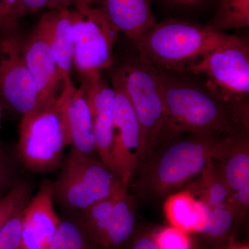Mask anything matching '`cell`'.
Returning a JSON list of instances; mask_svg holds the SVG:
<instances>
[{
  "label": "cell",
  "mask_w": 249,
  "mask_h": 249,
  "mask_svg": "<svg viewBox=\"0 0 249 249\" xmlns=\"http://www.w3.org/2000/svg\"><path fill=\"white\" fill-rule=\"evenodd\" d=\"M161 71L165 116L153 148L165 141L190 132L230 134L240 127H249V103L226 104L204 87L181 78L178 73Z\"/></svg>",
  "instance_id": "cell-1"
},
{
  "label": "cell",
  "mask_w": 249,
  "mask_h": 249,
  "mask_svg": "<svg viewBox=\"0 0 249 249\" xmlns=\"http://www.w3.org/2000/svg\"><path fill=\"white\" fill-rule=\"evenodd\" d=\"M183 134L160 142L139 165L128 185L137 198L144 201L165 200L199 176L213 158L222 134Z\"/></svg>",
  "instance_id": "cell-2"
},
{
  "label": "cell",
  "mask_w": 249,
  "mask_h": 249,
  "mask_svg": "<svg viewBox=\"0 0 249 249\" xmlns=\"http://www.w3.org/2000/svg\"><path fill=\"white\" fill-rule=\"evenodd\" d=\"M228 34L178 19L157 23L135 45L142 60L173 73L183 74L186 67L214 48Z\"/></svg>",
  "instance_id": "cell-3"
},
{
  "label": "cell",
  "mask_w": 249,
  "mask_h": 249,
  "mask_svg": "<svg viewBox=\"0 0 249 249\" xmlns=\"http://www.w3.org/2000/svg\"><path fill=\"white\" fill-rule=\"evenodd\" d=\"M62 103L60 90L53 100L22 116L16 154L20 164L33 173L56 170L70 146Z\"/></svg>",
  "instance_id": "cell-4"
},
{
  "label": "cell",
  "mask_w": 249,
  "mask_h": 249,
  "mask_svg": "<svg viewBox=\"0 0 249 249\" xmlns=\"http://www.w3.org/2000/svg\"><path fill=\"white\" fill-rule=\"evenodd\" d=\"M186 73L201 77L205 89L226 104L249 103V39L228 34L219 45L190 64Z\"/></svg>",
  "instance_id": "cell-5"
},
{
  "label": "cell",
  "mask_w": 249,
  "mask_h": 249,
  "mask_svg": "<svg viewBox=\"0 0 249 249\" xmlns=\"http://www.w3.org/2000/svg\"><path fill=\"white\" fill-rule=\"evenodd\" d=\"M111 80L124 89L140 125L141 163L152 151L164 119L161 70L139 56L125 60L120 67L113 70Z\"/></svg>",
  "instance_id": "cell-6"
},
{
  "label": "cell",
  "mask_w": 249,
  "mask_h": 249,
  "mask_svg": "<svg viewBox=\"0 0 249 249\" xmlns=\"http://www.w3.org/2000/svg\"><path fill=\"white\" fill-rule=\"evenodd\" d=\"M60 167L58 178L52 181L53 197L71 211L82 212L125 186L101 159L72 147Z\"/></svg>",
  "instance_id": "cell-7"
},
{
  "label": "cell",
  "mask_w": 249,
  "mask_h": 249,
  "mask_svg": "<svg viewBox=\"0 0 249 249\" xmlns=\"http://www.w3.org/2000/svg\"><path fill=\"white\" fill-rule=\"evenodd\" d=\"M70 12L74 35L73 65L82 82L96 79L112 66L119 31L99 7L76 5Z\"/></svg>",
  "instance_id": "cell-8"
},
{
  "label": "cell",
  "mask_w": 249,
  "mask_h": 249,
  "mask_svg": "<svg viewBox=\"0 0 249 249\" xmlns=\"http://www.w3.org/2000/svg\"><path fill=\"white\" fill-rule=\"evenodd\" d=\"M82 225L101 249H122L138 230L136 198L123 187L79 213Z\"/></svg>",
  "instance_id": "cell-9"
},
{
  "label": "cell",
  "mask_w": 249,
  "mask_h": 249,
  "mask_svg": "<svg viewBox=\"0 0 249 249\" xmlns=\"http://www.w3.org/2000/svg\"><path fill=\"white\" fill-rule=\"evenodd\" d=\"M0 101L22 116L37 106V88L26 61L24 37L16 31L0 34Z\"/></svg>",
  "instance_id": "cell-10"
},
{
  "label": "cell",
  "mask_w": 249,
  "mask_h": 249,
  "mask_svg": "<svg viewBox=\"0 0 249 249\" xmlns=\"http://www.w3.org/2000/svg\"><path fill=\"white\" fill-rule=\"evenodd\" d=\"M115 91L111 167L128 187L140 163L142 134L140 125L129 98L120 85L111 81Z\"/></svg>",
  "instance_id": "cell-11"
},
{
  "label": "cell",
  "mask_w": 249,
  "mask_h": 249,
  "mask_svg": "<svg viewBox=\"0 0 249 249\" xmlns=\"http://www.w3.org/2000/svg\"><path fill=\"white\" fill-rule=\"evenodd\" d=\"M52 181L45 180L22 213L19 249H49L61 219L53 207Z\"/></svg>",
  "instance_id": "cell-12"
},
{
  "label": "cell",
  "mask_w": 249,
  "mask_h": 249,
  "mask_svg": "<svg viewBox=\"0 0 249 249\" xmlns=\"http://www.w3.org/2000/svg\"><path fill=\"white\" fill-rule=\"evenodd\" d=\"M61 94L70 147L97 158L92 118L84 89L76 88L70 77L64 81Z\"/></svg>",
  "instance_id": "cell-13"
},
{
  "label": "cell",
  "mask_w": 249,
  "mask_h": 249,
  "mask_svg": "<svg viewBox=\"0 0 249 249\" xmlns=\"http://www.w3.org/2000/svg\"><path fill=\"white\" fill-rule=\"evenodd\" d=\"M24 52L37 88V107H40L58 96L64 81L48 40L36 26L30 35L24 37Z\"/></svg>",
  "instance_id": "cell-14"
},
{
  "label": "cell",
  "mask_w": 249,
  "mask_h": 249,
  "mask_svg": "<svg viewBox=\"0 0 249 249\" xmlns=\"http://www.w3.org/2000/svg\"><path fill=\"white\" fill-rule=\"evenodd\" d=\"M81 87L91 111L98 157L112 170L111 148L115 91L102 76L82 82Z\"/></svg>",
  "instance_id": "cell-15"
},
{
  "label": "cell",
  "mask_w": 249,
  "mask_h": 249,
  "mask_svg": "<svg viewBox=\"0 0 249 249\" xmlns=\"http://www.w3.org/2000/svg\"><path fill=\"white\" fill-rule=\"evenodd\" d=\"M213 159L219 165L231 194L249 182V127L221 137Z\"/></svg>",
  "instance_id": "cell-16"
},
{
  "label": "cell",
  "mask_w": 249,
  "mask_h": 249,
  "mask_svg": "<svg viewBox=\"0 0 249 249\" xmlns=\"http://www.w3.org/2000/svg\"><path fill=\"white\" fill-rule=\"evenodd\" d=\"M36 27L48 40L60 76L65 81L70 77L74 52V35L70 9H49Z\"/></svg>",
  "instance_id": "cell-17"
},
{
  "label": "cell",
  "mask_w": 249,
  "mask_h": 249,
  "mask_svg": "<svg viewBox=\"0 0 249 249\" xmlns=\"http://www.w3.org/2000/svg\"><path fill=\"white\" fill-rule=\"evenodd\" d=\"M100 9L111 24L137 42L155 24L150 0H100Z\"/></svg>",
  "instance_id": "cell-18"
},
{
  "label": "cell",
  "mask_w": 249,
  "mask_h": 249,
  "mask_svg": "<svg viewBox=\"0 0 249 249\" xmlns=\"http://www.w3.org/2000/svg\"><path fill=\"white\" fill-rule=\"evenodd\" d=\"M164 213L170 225L197 233L205 222V206L189 191L174 193L165 199Z\"/></svg>",
  "instance_id": "cell-19"
},
{
  "label": "cell",
  "mask_w": 249,
  "mask_h": 249,
  "mask_svg": "<svg viewBox=\"0 0 249 249\" xmlns=\"http://www.w3.org/2000/svg\"><path fill=\"white\" fill-rule=\"evenodd\" d=\"M196 185L191 193H196L199 201L210 209L217 207L227 203L231 191L223 178L217 162L211 158L202 173Z\"/></svg>",
  "instance_id": "cell-20"
},
{
  "label": "cell",
  "mask_w": 249,
  "mask_h": 249,
  "mask_svg": "<svg viewBox=\"0 0 249 249\" xmlns=\"http://www.w3.org/2000/svg\"><path fill=\"white\" fill-rule=\"evenodd\" d=\"M205 206V222L196 234L213 244L224 242L230 235L237 218L235 211L229 203L210 209Z\"/></svg>",
  "instance_id": "cell-21"
},
{
  "label": "cell",
  "mask_w": 249,
  "mask_h": 249,
  "mask_svg": "<svg viewBox=\"0 0 249 249\" xmlns=\"http://www.w3.org/2000/svg\"><path fill=\"white\" fill-rule=\"evenodd\" d=\"M207 27L217 32L249 27V0H219L218 9Z\"/></svg>",
  "instance_id": "cell-22"
},
{
  "label": "cell",
  "mask_w": 249,
  "mask_h": 249,
  "mask_svg": "<svg viewBox=\"0 0 249 249\" xmlns=\"http://www.w3.org/2000/svg\"><path fill=\"white\" fill-rule=\"evenodd\" d=\"M49 249H101L88 235L78 218L60 221Z\"/></svg>",
  "instance_id": "cell-23"
},
{
  "label": "cell",
  "mask_w": 249,
  "mask_h": 249,
  "mask_svg": "<svg viewBox=\"0 0 249 249\" xmlns=\"http://www.w3.org/2000/svg\"><path fill=\"white\" fill-rule=\"evenodd\" d=\"M32 193L31 182L22 178L9 193L0 196V232L11 218L25 209Z\"/></svg>",
  "instance_id": "cell-24"
},
{
  "label": "cell",
  "mask_w": 249,
  "mask_h": 249,
  "mask_svg": "<svg viewBox=\"0 0 249 249\" xmlns=\"http://www.w3.org/2000/svg\"><path fill=\"white\" fill-rule=\"evenodd\" d=\"M16 153L0 143V196L9 193L22 178Z\"/></svg>",
  "instance_id": "cell-25"
},
{
  "label": "cell",
  "mask_w": 249,
  "mask_h": 249,
  "mask_svg": "<svg viewBox=\"0 0 249 249\" xmlns=\"http://www.w3.org/2000/svg\"><path fill=\"white\" fill-rule=\"evenodd\" d=\"M154 240L160 249H193L191 232L169 225L152 232Z\"/></svg>",
  "instance_id": "cell-26"
},
{
  "label": "cell",
  "mask_w": 249,
  "mask_h": 249,
  "mask_svg": "<svg viewBox=\"0 0 249 249\" xmlns=\"http://www.w3.org/2000/svg\"><path fill=\"white\" fill-rule=\"evenodd\" d=\"M24 15L21 0H0V34L16 31Z\"/></svg>",
  "instance_id": "cell-27"
},
{
  "label": "cell",
  "mask_w": 249,
  "mask_h": 249,
  "mask_svg": "<svg viewBox=\"0 0 249 249\" xmlns=\"http://www.w3.org/2000/svg\"><path fill=\"white\" fill-rule=\"evenodd\" d=\"M23 211L11 218L0 232V249H19Z\"/></svg>",
  "instance_id": "cell-28"
},
{
  "label": "cell",
  "mask_w": 249,
  "mask_h": 249,
  "mask_svg": "<svg viewBox=\"0 0 249 249\" xmlns=\"http://www.w3.org/2000/svg\"><path fill=\"white\" fill-rule=\"evenodd\" d=\"M235 211L237 220H245L249 209V182L231 194L227 201Z\"/></svg>",
  "instance_id": "cell-29"
},
{
  "label": "cell",
  "mask_w": 249,
  "mask_h": 249,
  "mask_svg": "<svg viewBox=\"0 0 249 249\" xmlns=\"http://www.w3.org/2000/svg\"><path fill=\"white\" fill-rule=\"evenodd\" d=\"M125 249H160L157 245L152 232L137 230L124 247Z\"/></svg>",
  "instance_id": "cell-30"
},
{
  "label": "cell",
  "mask_w": 249,
  "mask_h": 249,
  "mask_svg": "<svg viewBox=\"0 0 249 249\" xmlns=\"http://www.w3.org/2000/svg\"><path fill=\"white\" fill-rule=\"evenodd\" d=\"M25 15L34 14L47 7L49 0H21Z\"/></svg>",
  "instance_id": "cell-31"
},
{
  "label": "cell",
  "mask_w": 249,
  "mask_h": 249,
  "mask_svg": "<svg viewBox=\"0 0 249 249\" xmlns=\"http://www.w3.org/2000/svg\"><path fill=\"white\" fill-rule=\"evenodd\" d=\"M173 6L182 8H193L202 4L206 0H165Z\"/></svg>",
  "instance_id": "cell-32"
},
{
  "label": "cell",
  "mask_w": 249,
  "mask_h": 249,
  "mask_svg": "<svg viewBox=\"0 0 249 249\" xmlns=\"http://www.w3.org/2000/svg\"><path fill=\"white\" fill-rule=\"evenodd\" d=\"M74 4V0H49L47 8L49 9H69L70 5Z\"/></svg>",
  "instance_id": "cell-33"
},
{
  "label": "cell",
  "mask_w": 249,
  "mask_h": 249,
  "mask_svg": "<svg viewBox=\"0 0 249 249\" xmlns=\"http://www.w3.org/2000/svg\"><path fill=\"white\" fill-rule=\"evenodd\" d=\"M96 0H74V4L76 5H88L92 6V4Z\"/></svg>",
  "instance_id": "cell-34"
},
{
  "label": "cell",
  "mask_w": 249,
  "mask_h": 249,
  "mask_svg": "<svg viewBox=\"0 0 249 249\" xmlns=\"http://www.w3.org/2000/svg\"><path fill=\"white\" fill-rule=\"evenodd\" d=\"M4 106L1 101H0V133L1 130V124H2L3 112H4Z\"/></svg>",
  "instance_id": "cell-35"
},
{
  "label": "cell",
  "mask_w": 249,
  "mask_h": 249,
  "mask_svg": "<svg viewBox=\"0 0 249 249\" xmlns=\"http://www.w3.org/2000/svg\"><path fill=\"white\" fill-rule=\"evenodd\" d=\"M232 249H249L248 247H236V248Z\"/></svg>",
  "instance_id": "cell-36"
}]
</instances>
